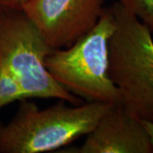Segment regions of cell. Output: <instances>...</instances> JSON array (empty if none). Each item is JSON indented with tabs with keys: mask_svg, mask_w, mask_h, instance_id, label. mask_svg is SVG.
Segmentation results:
<instances>
[{
	"mask_svg": "<svg viewBox=\"0 0 153 153\" xmlns=\"http://www.w3.org/2000/svg\"><path fill=\"white\" fill-rule=\"evenodd\" d=\"M66 101L40 109L21 100L14 117L0 128V153H39L65 146L87 135L113 104L87 102L68 106Z\"/></svg>",
	"mask_w": 153,
	"mask_h": 153,
	"instance_id": "1",
	"label": "cell"
},
{
	"mask_svg": "<svg viewBox=\"0 0 153 153\" xmlns=\"http://www.w3.org/2000/svg\"><path fill=\"white\" fill-rule=\"evenodd\" d=\"M109 8L115 23L108 42L109 76L126 109L140 120L153 123L152 31L120 2Z\"/></svg>",
	"mask_w": 153,
	"mask_h": 153,
	"instance_id": "2",
	"label": "cell"
},
{
	"mask_svg": "<svg viewBox=\"0 0 153 153\" xmlns=\"http://www.w3.org/2000/svg\"><path fill=\"white\" fill-rule=\"evenodd\" d=\"M113 15L105 8L96 26L76 43L54 49L44 60L50 76L68 93L87 102L122 103L108 73V42L114 32Z\"/></svg>",
	"mask_w": 153,
	"mask_h": 153,
	"instance_id": "3",
	"label": "cell"
},
{
	"mask_svg": "<svg viewBox=\"0 0 153 153\" xmlns=\"http://www.w3.org/2000/svg\"><path fill=\"white\" fill-rule=\"evenodd\" d=\"M53 50L22 9L0 10V66L10 72L29 98L59 99L80 105L82 100L55 82L44 66Z\"/></svg>",
	"mask_w": 153,
	"mask_h": 153,
	"instance_id": "4",
	"label": "cell"
},
{
	"mask_svg": "<svg viewBox=\"0 0 153 153\" xmlns=\"http://www.w3.org/2000/svg\"><path fill=\"white\" fill-rule=\"evenodd\" d=\"M105 0H26L22 10L53 49H65L98 23Z\"/></svg>",
	"mask_w": 153,
	"mask_h": 153,
	"instance_id": "5",
	"label": "cell"
},
{
	"mask_svg": "<svg viewBox=\"0 0 153 153\" xmlns=\"http://www.w3.org/2000/svg\"><path fill=\"white\" fill-rule=\"evenodd\" d=\"M78 153H152V145L142 120L122 103L113 104L92 131Z\"/></svg>",
	"mask_w": 153,
	"mask_h": 153,
	"instance_id": "6",
	"label": "cell"
},
{
	"mask_svg": "<svg viewBox=\"0 0 153 153\" xmlns=\"http://www.w3.org/2000/svg\"><path fill=\"white\" fill-rule=\"evenodd\" d=\"M28 98L27 94L10 72L0 66V108L16 100Z\"/></svg>",
	"mask_w": 153,
	"mask_h": 153,
	"instance_id": "7",
	"label": "cell"
},
{
	"mask_svg": "<svg viewBox=\"0 0 153 153\" xmlns=\"http://www.w3.org/2000/svg\"><path fill=\"white\" fill-rule=\"evenodd\" d=\"M153 32V0H119Z\"/></svg>",
	"mask_w": 153,
	"mask_h": 153,
	"instance_id": "8",
	"label": "cell"
},
{
	"mask_svg": "<svg viewBox=\"0 0 153 153\" xmlns=\"http://www.w3.org/2000/svg\"><path fill=\"white\" fill-rule=\"evenodd\" d=\"M26 0H0V10L7 9H22Z\"/></svg>",
	"mask_w": 153,
	"mask_h": 153,
	"instance_id": "9",
	"label": "cell"
},
{
	"mask_svg": "<svg viewBox=\"0 0 153 153\" xmlns=\"http://www.w3.org/2000/svg\"><path fill=\"white\" fill-rule=\"evenodd\" d=\"M142 123L146 131H147L149 137H150V140H151V145H152V151L153 153V123L150 122V121L142 120Z\"/></svg>",
	"mask_w": 153,
	"mask_h": 153,
	"instance_id": "10",
	"label": "cell"
},
{
	"mask_svg": "<svg viewBox=\"0 0 153 153\" xmlns=\"http://www.w3.org/2000/svg\"><path fill=\"white\" fill-rule=\"evenodd\" d=\"M2 126H3V125H2V124L0 123V128H1V127H2Z\"/></svg>",
	"mask_w": 153,
	"mask_h": 153,
	"instance_id": "11",
	"label": "cell"
}]
</instances>
